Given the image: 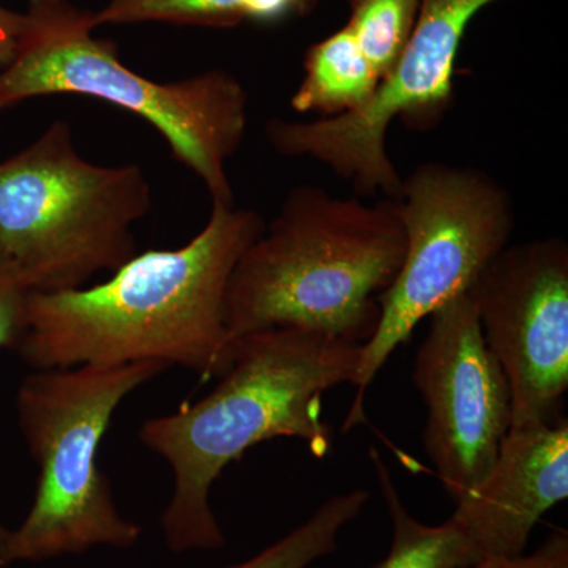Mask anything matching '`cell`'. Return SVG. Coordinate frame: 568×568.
Returning <instances> with one entry per match:
<instances>
[{
  "instance_id": "obj_1",
  "label": "cell",
  "mask_w": 568,
  "mask_h": 568,
  "mask_svg": "<svg viewBox=\"0 0 568 568\" xmlns=\"http://www.w3.org/2000/svg\"><path fill=\"white\" fill-rule=\"evenodd\" d=\"M264 226L253 209L212 203L209 222L185 245L136 253L93 286L32 293L11 351L32 369L160 362L222 377L234 355L227 284Z\"/></svg>"
},
{
  "instance_id": "obj_2",
  "label": "cell",
  "mask_w": 568,
  "mask_h": 568,
  "mask_svg": "<svg viewBox=\"0 0 568 568\" xmlns=\"http://www.w3.org/2000/svg\"><path fill=\"white\" fill-rule=\"evenodd\" d=\"M362 346L297 327L241 336L234 339L230 368L211 394L141 425L142 446L170 463L174 474L173 496L160 521L170 551L224 548L211 491L248 448L275 437H297L317 458L331 452L334 433L323 417V396L353 383Z\"/></svg>"
},
{
  "instance_id": "obj_3",
  "label": "cell",
  "mask_w": 568,
  "mask_h": 568,
  "mask_svg": "<svg viewBox=\"0 0 568 568\" xmlns=\"http://www.w3.org/2000/svg\"><path fill=\"white\" fill-rule=\"evenodd\" d=\"M394 200L375 205L294 186L235 264L224 320L231 339L297 327L365 345L379 323L377 297L405 260Z\"/></svg>"
},
{
  "instance_id": "obj_4",
  "label": "cell",
  "mask_w": 568,
  "mask_h": 568,
  "mask_svg": "<svg viewBox=\"0 0 568 568\" xmlns=\"http://www.w3.org/2000/svg\"><path fill=\"white\" fill-rule=\"evenodd\" d=\"M93 11L71 0H28L13 61L0 70V111L51 95H81L144 119L175 160L201 179L212 203L234 205L226 163L248 126V93L230 71L174 82L126 67L115 43L97 39Z\"/></svg>"
},
{
  "instance_id": "obj_5",
  "label": "cell",
  "mask_w": 568,
  "mask_h": 568,
  "mask_svg": "<svg viewBox=\"0 0 568 568\" xmlns=\"http://www.w3.org/2000/svg\"><path fill=\"white\" fill-rule=\"evenodd\" d=\"M168 368L160 362L81 365L24 377L18 425L39 477L31 510L0 540V567L138 545L141 526L119 511L97 455L123 399Z\"/></svg>"
},
{
  "instance_id": "obj_6",
  "label": "cell",
  "mask_w": 568,
  "mask_h": 568,
  "mask_svg": "<svg viewBox=\"0 0 568 568\" xmlns=\"http://www.w3.org/2000/svg\"><path fill=\"white\" fill-rule=\"evenodd\" d=\"M151 207L140 164L82 159L65 121L0 162V253L33 293L80 290L118 271L138 253L133 226Z\"/></svg>"
},
{
  "instance_id": "obj_7",
  "label": "cell",
  "mask_w": 568,
  "mask_h": 568,
  "mask_svg": "<svg viewBox=\"0 0 568 568\" xmlns=\"http://www.w3.org/2000/svg\"><path fill=\"white\" fill-rule=\"evenodd\" d=\"M396 215L406 237L405 260L377 297L379 323L362 346L357 388L343 433L364 424L365 394L396 347L440 306L469 293L478 276L510 244L514 201L496 179L470 166L428 162L402 181Z\"/></svg>"
},
{
  "instance_id": "obj_8",
  "label": "cell",
  "mask_w": 568,
  "mask_h": 568,
  "mask_svg": "<svg viewBox=\"0 0 568 568\" xmlns=\"http://www.w3.org/2000/svg\"><path fill=\"white\" fill-rule=\"evenodd\" d=\"M499 0H422L413 36L394 70L357 111L312 122L272 119L265 138L280 155L324 164L355 192L395 200L403 178L387 152L392 122L416 132L436 129L454 104L455 63L467 28Z\"/></svg>"
},
{
  "instance_id": "obj_9",
  "label": "cell",
  "mask_w": 568,
  "mask_h": 568,
  "mask_svg": "<svg viewBox=\"0 0 568 568\" xmlns=\"http://www.w3.org/2000/svg\"><path fill=\"white\" fill-rule=\"evenodd\" d=\"M485 343L510 388V428L559 420L568 390V246L508 245L473 290Z\"/></svg>"
},
{
  "instance_id": "obj_10",
  "label": "cell",
  "mask_w": 568,
  "mask_h": 568,
  "mask_svg": "<svg viewBox=\"0 0 568 568\" xmlns=\"http://www.w3.org/2000/svg\"><path fill=\"white\" fill-rule=\"evenodd\" d=\"M413 383L424 399V448L455 504L488 476L511 425L510 388L485 343L473 294L429 316Z\"/></svg>"
},
{
  "instance_id": "obj_11",
  "label": "cell",
  "mask_w": 568,
  "mask_h": 568,
  "mask_svg": "<svg viewBox=\"0 0 568 568\" xmlns=\"http://www.w3.org/2000/svg\"><path fill=\"white\" fill-rule=\"evenodd\" d=\"M568 497V422L508 429L488 476L454 517L484 560L525 555L541 517Z\"/></svg>"
},
{
  "instance_id": "obj_12",
  "label": "cell",
  "mask_w": 568,
  "mask_h": 568,
  "mask_svg": "<svg viewBox=\"0 0 568 568\" xmlns=\"http://www.w3.org/2000/svg\"><path fill=\"white\" fill-rule=\"evenodd\" d=\"M323 0H108L93 11L100 26L156 24L226 29L282 24L312 13Z\"/></svg>"
},
{
  "instance_id": "obj_13",
  "label": "cell",
  "mask_w": 568,
  "mask_h": 568,
  "mask_svg": "<svg viewBox=\"0 0 568 568\" xmlns=\"http://www.w3.org/2000/svg\"><path fill=\"white\" fill-rule=\"evenodd\" d=\"M304 70L291 108L302 114L315 112L323 119L357 111L381 84L379 74L346 26L308 48Z\"/></svg>"
},
{
  "instance_id": "obj_14",
  "label": "cell",
  "mask_w": 568,
  "mask_h": 568,
  "mask_svg": "<svg viewBox=\"0 0 568 568\" xmlns=\"http://www.w3.org/2000/svg\"><path fill=\"white\" fill-rule=\"evenodd\" d=\"M369 459L392 521L387 556L372 568H467L481 562L480 551L462 523L452 515L443 525L418 521L403 503L394 477L376 448Z\"/></svg>"
},
{
  "instance_id": "obj_15",
  "label": "cell",
  "mask_w": 568,
  "mask_h": 568,
  "mask_svg": "<svg viewBox=\"0 0 568 568\" xmlns=\"http://www.w3.org/2000/svg\"><path fill=\"white\" fill-rule=\"evenodd\" d=\"M368 500L369 491L365 488L328 497L312 517L275 544L244 562L224 568H308L317 560L334 555L343 529L361 517Z\"/></svg>"
},
{
  "instance_id": "obj_16",
  "label": "cell",
  "mask_w": 568,
  "mask_h": 568,
  "mask_svg": "<svg viewBox=\"0 0 568 568\" xmlns=\"http://www.w3.org/2000/svg\"><path fill=\"white\" fill-rule=\"evenodd\" d=\"M422 0H349L346 28L381 81L394 70L413 36Z\"/></svg>"
},
{
  "instance_id": "obj_17",
  "label": "cell",
  "mask_w": 568,
  "mask_h": 568,
  "mask_svg": "<svg viewBox=\"0 0 568 568\" xmlns=\"http://www.w3.org/2000/svg\"><path fill=\"white\" fill-rule=\"evenodd\" d=\"M32 293L20 271L6 254L0 253V351L13 349L20 339ZM7 529L0 521V540Z\"/></svg>"
},
{
  "instance_id": "obj_18",
  "label": "cell",
  "mask_w": 568,
  "mask_h": 568,
  "mask_svg": "<svg viewBox=\"0 0 568 568\" xmlns=\"http://www.w3.org/2000/svg\"><path fill=\"white\" fill-rule=\"evenodd\" d=\"M467 568H568V532L566 529H556L530 555L481 560Z\"/></svg>"
},
{
  "instance_id": "obj_19",
  "label": "cell",
  "mask_w": 568,
  "mask_h": 568,
  "mask_svg": "<svg viewBox=\"0 0 568 568\" xmlns=\"http://www.w3.org/2000/svg\"><path fill=\"white\" fill-rule=\"evenodd\" d=\"M21 31L22 11L11 10L6 0H0V70L13 61Z\"/></svg>"
}]
</instances>
